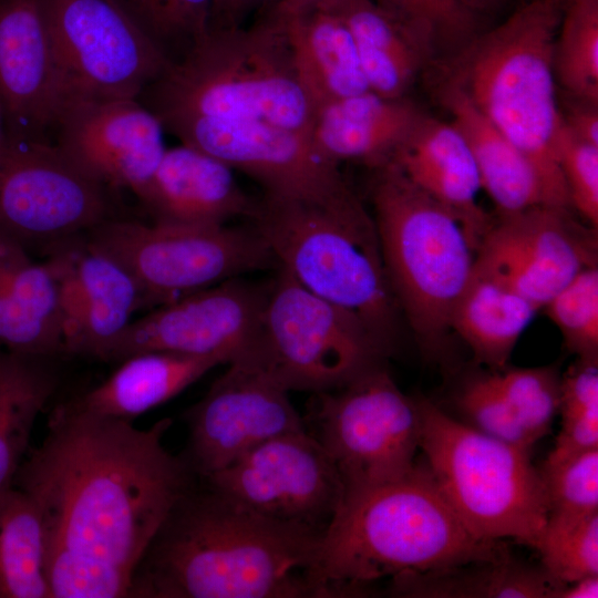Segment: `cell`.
I'll return each mask as SVG.
<instances>
[{"instance_id":"1","label":"cell","mask_w":598,"mask_h":598,"mask_svg":"<svg viewBox=\"0 0 598 598\" xmlns=\"http://www.w3.org/2000/svg\"><path fill=\"white\" fill-rule=\"evenodd\" d=\"M169 426L137 429L70 401L52 411L13 480L40 515L52 598L128 597L144 551L197 476L165 447Z\"/></svg>"},{"instance_id":"2","label":"cell","mask_w":598,"mask_h":598,"mask_svg":"<svg viewBox=\"0 0 598 598\" xmlns=\"http://www.w3.org/2000/svg\"><path fill=\"white\" fill-rule=\"evenodd\" d=\"M322 535L193 486L144 551L128 597H322L315 579Z\"/></svg>"},{"instance_id":"3","label":"cell","mask_w":598,"mask_h":598,"mask_svg":"<svg viewBox=\"0 0 598 598\" xmlns=\"http://www.w3.org/2000/svg\"><path fill=\"white\" fill-rule=\"evenodd\" d=\"M474 535L423 464L343 496L321 538L315 579L323 597L362 596L383 578L425 574L505 554Z\"/></svg>"},{"instance_id":"4","label":"cell","mask_w":598,"mask_h":598,"mask_svg":"<svg viewBox=\"0 0 598 598\" xmlns=\"http://www.w3.org/2000/svg\"><path fill=\"white\" fill-rule=\"evenodd\" d=\"M561 6L556 0H523L501 23L480 31L430 69L527 156L550 205L570 208L556 155L561 116L553 49Z\"/></svg>"},{"instance_id":"5","label":"cell","mask_w":598,"mask_h":598,"mask_svg":"<svg viewBox=\"0 0 598 598\" xmlns=\"http://www.w3.org/2000/svg\"><path fill=\"white\" fill-rule=\"evenodd\" d=\"M138 100L163 128L187 120L264 122L309 133L315 109L301 87L281 16L208 30L169 62Z\"/></svg>"},{"instance_id":"6","label":"cell","mask_w":598,"mask_h":598,"mask_svg":"<svg viewBox=\"0 0 598 598\" xmlns=\"http://www.w3.org/2000/svg\"><path fill=\"white\" fill-rule=\"evenodd\" d=\"M251 220L278 268L350 313L393 352L401 311L373 216L362 203L336 209L264 195Z\"/></svg>"},{"instance_id":"7","label":"cell","mask_w":598,"mask_h":598,"mask_svg":"<svg viewBox=\"0 0 598 598\" xmlns=\"http://www.w3.org/2000/svg\"><path fill=\"white\" fill-rule=\"evenodd\" d=\"M372 173V216L393 295L422 347L434 351L473 277L481 239L392 163Z\"/></svg>"},{"instance_id":"8","label":"cell","mask_w":598,"mask_h":598,"mask_svg":"<svg viewBox=\"0 0 598 598\" xmlns=\"http://www.w3.org/2000/svg\"><path fill=\"white\" fill-rule=\"evenodd\" d=\"M420 452L450 506L477 537L506 538L536 549L548 506L530 448L486 435L425 399Z\"/></svg>"},{"instance_id":"9","label":"cell","mask_w":598,"mask_h":598,"mask_svg":"<svg viewBox=\"0 0 598 598\" xmlns=\"http://www.w3.org/2000/svg\"><path fill=\"white\" fill-rule=\"evenodd\" d=\"M84 237L133 277L148 309L247 272L278 269L254 225L145 224L109 218Z\"/></svg>"},{"instance_id":"10","label":"cell","mask_w":598,"mask_h":598,"mask_svg":"<svg viewBox=\"0 0 598 598\" xmlns=\"http://www.w3.org/2000/svg\"><path fill=\"white\" fill-rule=\"evenodd\" d=\"M247 355L289 392L318 394L384 365L390 353L350 313L278 268Z\"/></svg>"},{"instance_id":"11","label":"cell","mask_w":598,"mask_h":598,"mask_svg":"<svg viewBox=\"0 0 598 598\" xmlns=\"http://www.w3.org/2000/svg\"><path fill=\"white\" fill-rule=\"evenodd\" d=\"M316 395L312 435L330 456L343 496L414 468L420 451L417 401L401 391L384 365Z\"/></svg>"},{"instance_id":"12","label":"cell","mask_w":598,"mask_h":598,"mask_svg":"<svg viewBox=\"0 0 598 598\" xmlns=\"http://www.w3.org/2000/svg\"><path fill=\"white\" fill-rule=\"evenodd\" d=\"M109 188L48 140L0 135V228L49 252L111 218Z\"/></svg>"},{"instance_id":"13","label":"cell","mask_w":598,"mask_h":598,"mask_svg":"<svg viewBox=\"0 0 598 598\" xmlns=\"http://www.w3.org/2000/svg\"><path fill=\"white\" fill-rule=\"evenodd\" d=\"M41 3L66 103L73 99H138L169 63L120 0Z\"/></svg>"},{"instance_id":"14","label":"cell","mask_w":598,"mask_h":598,"mask_svg":"<svg viewBox=\"0 0 598 598\" xmlns=\"http://www.w3.org/2000/svg\"><path fill=\"white\" fill-rule=\"evenodd\" d=\"M164 131L260 184L266 196L343 209L361 204L310 134L264 122L187 120Z\"/></svg>"},{"instance_id":"15","label":"cell","mask_w":598,"mask_h":598,"mask_svg":"<svg viewBox=\"0 0 598 598\" xmlns=\"http://www.w3.org/2000/svg\"><path fill=\"white\" fill-rule=\"evenodd\" d=\"M204 480L265 517L322 534L343 496L330 456L307 430L268 440Z\"/></svg>"},{"instance_id":"16","label":"cell","mask_w":598,"mask_h":598,"mask_svg":"<svg viewBox=\"0 0 598 598\" xmlns=\"http://www.w3.org/2000/svg\"><path fill=\"white\" fill-rule=\"evenodd\" d=\"M597 230L568 207L537 205L499 214L478 245L475 271L539 310L582 269L597 266Z\"/></svg>"},{"instance_id":"17","label":"cell","mask_w":598,"mask_h":598,"mask_svg":"<svg viewBox=\"0 0 598 598\" xmlns=\"http://www.w3.org/2000/svg\"><path fill=\"white\" fill-rule=\"evenodd\" d=\"M185 413L184 456L202 478L276 436L306 430L289 391L249 355L239 357Z\"/></svg>"},{"instance_id":"18","label":"cell","mask_w":598,"mask_h":598,"mask_svg":"<svg viewBox=\"0 0 598 598\" xmlns=\"http://www.w3.org/2000/svg\"><path fill=\"white\" fill-rule=\"evenodd\" d=\"M269 283L239 278L195 291L134 319L100 359L121 362L146 352L224 355L248 353L257 338Z\"/></svg>"},{"instance_id":"19","label":"cell","mask_w":598,"mask_h":598,"mask_svg":"<svg viewBox=\"0 0 598 598\" xmlns=\"http://www.w3.org/2000/svg\"><path fill=\"white\" fill-rule=\"evenodd\" d=\"M54 131L55 144L82 171L136 197L166 151L163 125L138 99L70 100Z\"/></svg>"},{"instance_id":"20","label":"cell","mask_w":598,"mask_h":598,"mask_svg":"<svg viewBox=\"0 0 598 598\" xmlns=\"http://www.w3.org/2000/svg\"><path fill=\"white\" fill-rule=\"evenodd\" d=\"M66 103L41 0H0V123L10 137L48 140Z\"/></svg>"},{"instance_id":"21","label":"cell","mask_w":598,"mask_h":598,"mask_svg":"<svg viewBox=\"0 0 598 598\" xmlns=\"http://www.w3.org/2000/svg\"><path fill=\"white\" fill-rule=\"evenodd\" d=\"M58 277L65 353L100 359L144 307L133 277L84 235L48 252Z\"/></svg>"},{"instance_id":"22","label":"cell","mask_w":598,"mask_h":598,"mask_svg":"<svg viewBox=\"0 0 598 598\" xmlns=\"http://www.w3.org/2000/svg\"><path fill=\"white\" fill-rule=\"evenodd\" d=\"M153 221L179 225H226L250 218L258 202L237 183L220 159L181 144L166 148L152 178L137 196Z\"/></svg>"},{"instance_id":"23","label":"cell","mask_w":598,"mask_h":598,"mask_svg":"<svg viewBox=\"0 0 598 598\" xmlns=\"http://www.w3.org/2000/svg\"><path fill=\"white\" fill-rule=\"evenodd\" d=\"M388 162L482 240L492 219L478 203L482 184L472 152L452 122L423 111Z\"/></svg>"},{"instance_id":"24","label":"cell","mask_w":598,"mask_h":598,"mask_svg":"<svg viewBox=\"0 0 598 598\" xmlns=\"http://www.w3.org/2000/svg\"><path fill=\"white\" fill-rule=\"evenodd\" d=\"M0 347L49 359L64 352L56 274L0 228Z\"/></svg>"},{"instance_id":"25","label":"cell","mask_w":598,"mask_h":598,"mask_svg":"<svg viewBox=\"0 0 598 598\" xmlns=\"http://www.w3.org/2000/svg\"><path fill=\"white\" fill-rule=\"evenodd\" d=\"M422 112L408 96L389 99L367 91L316 109L310 137L330 161L372 169L390 159Z\"/></svg>"},{"instance_id":"26","label":"cell","mask_w":598,"mask_h":598,"mask_svg":"<svg viewBox=\"0 0 598 598\" xmlns=\"http://www.w3.org/2000/svg\"><path fill=\"white\" fill-rule=\"evenodd\" d=\"M349 29L370 91L408 96L419 75L437 60L433 48L375 0H328Z\"/></svg>"},{"instance_id":"27","label":"cell","mask_w":598,"mask_h":598,"mask_svg":"<svg viewBox=\"0 0 598 598\" xmlns=\"http://www.w3.org/2000/svg\"><path fill=\"white\" fill-rule=\"evenodd\" d=\"M436 101L464 136L484 189L498 214L550 205L544 184L527 156L496 128L455 86L433 79Z\"/></svg>"},{"instance_id":"28","label":"cell","mask_w":598,"mask_h":598,"mask_svg":"<svg viewBox=\"0 0 598 598\" xmlns=\"http://www.w3.org/2000/svg\"><path fill=\"white\" fill-rule=\"evenodd\" d=\"M118 363L104 382L70 403L97 416L133 422L176 396L209 370L227 364L228 359L218 354L146 351Z\"/></svg>"},{"instance_id":"29","label":"cell","mask_w":598,"mask_h":598,"mask_svg":"<svg viewBox=\"0 0 598 598\" xmlns=\"http://www.w3.org/2000/svg\"><path fill=\"white\" fill-rule=\"evenodd\" d=\"M275 10L283 20L298 81L315 110L370 91L352 35L332 10L317 7L290 14Z\"/></svg>"},{"instance_id":"30","label":"cell","mask_w":598,"mask_h":598,"mask_svg":"<svg viewBox=\"0 0 598 598\" xmlns=\"http://www.w3.org/2000/svg\"><path fill=\"white\" fill-rule=\"evenodd\" d=\"M538 309L503 283L474 269L450 321L475 360L492 371L507 367L512 352Z\"/></svg>"},{"instance_id":"31","label":"cell","mask_w":598,"mask_h":598,"mask_svg":"<svg viewBox=\"0 0 598 598\" xmlns=\"http://www.w3.org/2000/svg\"><path fill=\"white\" fill-rule=\"evenodd\" d=\"M563 584L542 567L499 557L391 579L390 592L416 598H556Z\"/></svg>"},{"instance_id":"32","label":"cell","mask_w":598,"mask_h":598,"mask_svg":"<svg viewBox=\"0 0 598 598\" xmlns=\"http://www.w3.org/2000/svg\"><path fill=\"white\" fill-rule=\"evenodd\" d=\"M48 359L0 347V493L13 485L35 420L56 386Z\"/></svg>"},{"instance_id":"33","label":"cell","mask_w":598,"mask_h":598,"mask_svg":"<svg viewBox=\"0 0 598 598\" xmlns=\"http://www.w3.org/2000/svg\"><path fill=\"white\" fill-rule=\"evenodd\" d=\"M0 598H52L40 515L13 485L0 493Z\"/></svg>"},{"instance_id":"34","label":"cell","mask_w":598,"mask_h":598,"mask_svg":"<svg viewBox=\"0 0 598 598\" xmlns=\"http://www.w3.org/2000/svg\"><path fill=\"white\" fill-rule=\"evenodd\" d=\"M560 93L598 103V0H565L553 49Z\"/></svg>"},{"instance_id":"35","label":"cell","mask_w":598,"mask_h":598,"mask_svg":"<svg viewBox=\"0 0 598 598\" xmlns=\"http://www.w3.org/2000/svg\"><path fill=\"white\" fill-rule=\"evenodd\" d=\"M535 550L540 556V567L557 582L598 576V512L548 514Z\"/></svg>"},{"instance_id":"36","label":"cell","mask_w":598,"mask_h":598,"mask_svg":"<svg viewBox=\"0 0 598 598\" xmlns=\"http://www.w3.org/2000/svg\"><path fill=\"white\" fill-rule=\"evenodd\" d=\"M169 62L208 31L214 0H120Z\"/></svg>"},{"instance_id":"37","label":"cell","mask_w":598,"mask_h":598,"mask_svg":"<svg viewBox=\"0 0 598 598\" xmlns=\"http://www.w3.org/2000/svg\"><path fill=\"white\" fill-rule=\"evenodd\" d=\"M492 375L534 445L548 433L558 413L561 374L557 367H506Z\"/></svg>"},{"instance_id":"38","label":"cell","mask_w":598,"mask_h":598,"mask_svg":"<svg viewBox=\"0 0 598 598\" xmlns=\"http://www.w3.org/2000/svg\"><path fill=\"white\" fill-rule=\"evenodd\" d=\"M544 309L570 352L598 361V266L582 269Z\"/></svg>"},{"instance_id":"39","label":"cell","mask_w":598,"mask_h":598,"mask_svg":"<svg viewBox=\"0 0 598 598\" xmlns=\"http://www.w3.org/2000/svg\"><path fill=\"white\" fill-rule=\"evenodd\" d=\"M375 1L420 34L433 48L437 60L453 54L481 31V20L457 0Z\"/></svg>"},{"instance_id":"40","label":"cell","mask_w":598,"mask_h":598,"mask_svg":"<svg viewBox=\"0 0 598 598\" xmlns=\"http://www.w3.org/2000/svg\"><path fill=\"white\" fill-rule=\"evenodd\" d=\"M548 514L598 512V447L539 468Z\"/></svg>"},{"instance_id":"41","label":"cell","mask_w":598,"mask_h":598,"mask_svg":"<svg viewBox=\"0 0 598 598\" xmlns=\"http://www.w3.org/2000/svg\"><path fill=\"white\" fill-rule=\"evenodd\" d=\"M467 425L501 441L530 448L529 441L492 373L470 379L456 395Z\"/></svg>"},{"instance_id":"42","label":"cell","mask_w":598,"mask_h":598,"mask_svg":"<svg viewBox=\"0 0 598 598\" xmlns=\"http://www.w3.org/2000/svg\"><path fill=\"white\" fill-rule=\"evenodd\" d=\"M556 155L570 208L598 229V145L577 137L561 122Z\"/></svg>"},{"instance_id":"43","label":"cell","mask_w":598,"mask_h":598,"mask_svg":"<svg viewBox=\"0 0 598 598\" xmlns=\"http://www.w3.org/2000/svg\"><path fill=\"white\" fill-rule=\"evenodd\" d=\"M598 447V406L561 416V429L545 464Z\"/></svg>"},{"instance_id":"44","label":"cell","mask_w":598,"mask_h":598,"mask_svg":"<svg viewBox=\"0 0 598 598\" xmlns=\"http://www.w3.org/2000/svg\"><path fill=\"white\" fill-rule=\"evenodd\" d=\"M557 99L565 127L577 137L598 145V103L564 93Z\"/></svg>"},{"instance_id":"45","label":"cell","mask_w":598,"mask_h":598,"mask_svg":"<svg viewBox=\"0 0 598 598\" xmlns=\"http://www.w3.org/2000/svg\"><path fill=\"white\" fill-rule=\"evenodd\" d=\"M280 0H214L209 25L210 30L241 27L252 11H265Z\"/></svg>"},{"instance_id":"46","label":"cell","mask_w":598,"mask_h":598,"mask_svg":"<svg viewBox=\"0 0 598 598\" xmlns=\"http://www.w3.org/2000/svg\"><path fill=\"white\" fill-rule=\"evenodd\" d=\"M598 576H588L563 584L556 598H597Z\"/></svg>"},{"instance_id":"47","label":"cell","mask_w":598,"mask_h":598,"mask_svg":"<svg viewBox=\"0 0 598 598\" xmlns=\"http://www.w3.org/2000/svg\"><path fill=\"white\" fill-rule=\"evenodd\" d=\"M470 13L478 20L499 11L507 0H457Z\"/></svg>"},{"instance_id":"48","label":"cell","mask_w":598,"mask_h":598,"mask_svg":"<svg viewBox=\"0 0 598 598\" xmlns=\"http://www.w3.org/2000/svg\"><path fill=\"white\" fill-rule=\"evenodd\" d=\"M328 0H280L274 8L281 13L290 14L321 7Z\"/></svg>"},{"instance_id":"49","label":"cell","mask_w":598,"mask_h":598,"mask_svg":"<svg viewBox=\"0 0 598 598\" xmlns=\"http://www.w3.org/2000/svg\"><path fill=\"white\" fill-rule=\"evenodd\" d=\"M556 1H558V2H560V3L563 4V2H564L565 0H556Z\"/></svg>"}]
</instances>
